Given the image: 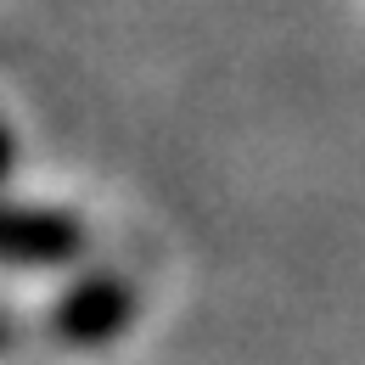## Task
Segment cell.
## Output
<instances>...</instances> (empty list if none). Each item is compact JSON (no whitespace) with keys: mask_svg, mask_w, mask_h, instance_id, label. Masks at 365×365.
<instances>
[{"mask_svg":"<svg viewBox=\"0 0 365 365\" xmlns=\"http://www.w3.org/2000/svg\"><path fill=\"white\" fill-rule=\"evenodd\" d=\"M11 163H17V140H11V130H6V118H0V180L11 175Z\"/></svg>","mask_w":365,"mask_h":365,"instance_id":"3","label":"cell"},{"mask_svg":"<svg viewBox=\"0 0 365 365\" xmlns=\"http://www.w3.org/2000/svg\"><path fill=\"white\" fill-rule=\"evenodd\" d=\"M130 315H135V298L124 281L113 275H91L79 287L62 292V304L51 309V331L68 343V349H101L113 337L130 331Z\"/></svg>","mask_w":365,"mask_h":365,"instance_id":"1","label":"cell"},{"mask_svg":"<svg viewBox=\"0 0 365 365\" xmlns=\"http://www.w3.org/2000/svg\"><path fill=\"white\" fill-rule=\"evenodd\" d=\"M85 247V225L62 208L0 202V259L6 264H68Z\"/></svg>","mask_w":365,"mask_h":365,"instance_id":"2","label":"cell"},{"mask_svg":"<svg viewBox=\"0 0 365 365\" xmlns=\"http://www.w3.org/2000/svg\"><path fill=\"white\" fill-rule=\"evenodd\" d=\"M11 343H17V326H11V320L0 315V354H6V349H11Z\"/></svg>","mask_w":365,"mask_h":365,"instance_id":"4","label":"cell"}]
</instances>
